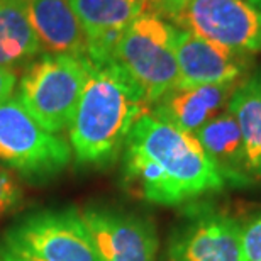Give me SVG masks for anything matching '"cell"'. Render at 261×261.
<instances>
[{
	"mask_svg": "<svg viewBox=\"0 0 261 261\" xmlns=\"http://www.w3.org/2000/svg\"><path fill=\"white\" fill-rule=\"evenodd\" d=\"M124 176L138 195L158 205H180L226 185L194 134L151 112L136 121L126 139Z\"/></svg>",
	"mask_w": 261,
	"mask_h": 261,
	"instance_id": "1",
	"label": "cell"
},
{
	"mask_svg": "<svg viewBox=\"0 0 261 261\" xmlns=\"http://www.w3.org/2000/svg\"><path fill=\"white\" fill-rule=\"evenodd\" d=\"M146 112L149 103L143 90L116 61L92 65L68 127L76 163L98 168L112 165L136 121Z\"/></svg>",
	"mask_w": 261,
	"mask_h": 261,
	"instance_id": "2",
	"label": "cell"
},
{
	"mask_svg": "<svg viewBox=\"0 0 261 261\" xmlns=\"http://www.w3.org/2000/svg\"><path fill=\"white\" fill-rule=\"evenodd\" d=\"M148 12L227 49L261 51V10L248 0H149Z\"/></svg>",
	"mask_w": 261,
	"mask_h": 261,
	"instance_id": "3",
	"label": "cell"
},
{
	"mask_svg": "<svg viewBox=\"0 0 261 261\" xmlns=\"http://www.w3.org/2000/svg\"><path fill=\"white\" fill-rule=\"evenodd\" d=\"M90 68L88 58L46 53L25 66L19 102L48 133L58 134L70 127Z\"/></svg>",
	"mask_w": 261,
	"mask_h": 261,
	"instance_id": "4",
	"label": "cell"
},
{
	"mask_svg": "<svg viewBox=\"0 0 261 261\" xmlns=\"http://www.w3.org/2000/svg\"><path fill=\"white\" fill-rule=\"evenodd\" d=\"M114 61L138 83L151 107L178 87L176 28L151 12L141 14L119 39Z\"/></svg>",
	"mask_w": 261,
	"mask_h": 261,
	"instance_id": "5",
	"label": "cell"
},
{
	"mask_svg": "<svg viewBox=\"0 0 261 261\" xmlns=\"http://www.w3.org/2000/svg\"><path fill=\"white\" fill-rule=\"evenodd\" d=\"M70 160V144L48 133L17 97L0 103V165L31 181H46L60 175Z\"/></svg>",
	"mask_w": 261,
	"mask_h": 261,
	"instance_id": "6",
	"label": "cell"
},
{
	"mask_svg": "<svg viewBox=\"0 0 261 261\" xmlns=\"http://www.w3.org/2000/svg\"><path fill=\"white\" fill-rule=\"evenodd\" d=\"M7 251L38 261H102L82 214L73 208L39 211L5 232Z\"/></svg>",
	"mask_w": 261,
	"mask_h": 261,
	"instance_id": "7",
	"label": "cell"
},
{
	"mask_svg": "<svg viewBox=\"0 0 261 261\" xmlns=\"http://www.w3.org/2000/svg\"><path fill=\"white\" fill-rule=\"evenodd\" d=\"M168 261H244L241 224L211 205L192 207L171 234Z\"/></svg>",
	"mask_w": 261,
	"mask_h": 261,
	"instance_id": "8",
	"label": "cell"
},
{
	"mask_svg": "<svg viewBox=\"0 0 261 261\" xmlns=\"http://www.w3.org/2000/svg\"><path fill=\"white\" fill-rule=\"evenodd\" d=\"M102 261H158V236L148 219L109 207L82 212Z\"/></svg>",
	"mask_w": 261,
	"mask_h": 261,
	"instance_id": "9",
	"label": "cell"
},
{
	"mask_svg": "<svg viewBox=\"0 0 261 261\" xmlns=\"http://www.w3.org/2000/svg\"><path fill=\"white\" fill-rule=\"evenodd\" d=\"M176 61L178 87H200L244 80L253 58L176 29Z\"/></svg>",
	"mask_w": 261,
	"mask_h": 261,
	"instance_id": "10",
	"label": "cell"
},
{
	"mask_svg": "<svg viewBox=\"0 0 261 261\" xmlns=\"http://www.w3.org/2000/svg\"><path fill=\"white\" fill-rule=\"evenodd\" d=\"M80 20L87 39V58L92 65L114 61V51L124 31L141 14L149 0H68Z\"/></svg>",
	"mask_w": 261,
	"mask_h": 261,
	"instance_id": "11",
	"label": "cell"
},
{
	"mask_svg": "<svg viewBox=\"0 0 261 261\" xmlns=\"http://www.w3.org/2000/svg\"><path fill=\"white\" fill-rule=\"evenodd\" d=\"M241 82L222 85L176 87L156 100L149 107V112L185 133L195 134L208 121L227 111L229 100Z\"/></svg>",
	"mask_w": 261,
	"mask_h": 261,
	"instance_id": "12",
	"label": "cell"
},
{
	"mask_svg": "<svg viewBox=\"0 0 261 261\" xmlns=\"http://www.w3.org/2000/svg\"><path fill=\"white\" fill-rule=\"evenodd\" d=\"M41 49L48 55L87 58V39L68 0H28Z\"/></svg>",
	"mask_w": 261,
	"mask_h": 261,
	"instance_id": "13",
	"label": "cell"
},
{
	"mask_svg": "<svg viewBox=\"0 0 261 261\" xmlns=\"http://www.w3.org/2000/svg\"><path fill=\"white\" fill-rule=\"evenodd\" d=\"M221 173L224 184L232 187H249L254 178L249 171L244 144L236 117L226 111L214 117L194 134Z\"/></svg>",
	"mask_w": 261,
	"mask_h": 261,
	"instance_id": "14",
	"label": "cell"
},
{
	"mask_svg": "<svg viewBox=\"0 0 261 261\" xmlns=\"http://www.w3.org/2000/svg\"><path fill=\"white\" fill-rule=\"evenodd\" d=\"M43 53L29 17L28 0H0V66H28Z\"/></svg>",
	"mask_w": 261,
	"mask_h": 261,
	"instance_id": "15",
	"label": "cell"
},
{
	"mask_svg": "<svg viewBox=\"0 0 261 261\" xmlns=\"http://www.w3.org/2000/svg\"><path fill=\"white\" fill-rule=\"evenodd\" d=\"M227 111L236 117L241 130L249 171L254 181H261V73L239 83Z\"/></svg>",
	"mask_w": 261,
	"mask_h": 261,
	"instance_id": "16",
	"label": "cell"
},
{
	"mask_svg": "<svg viewBox=\"0 0 261 261\" xmlns=\"http://www.w3.org/2000/svg\"><path fill=\"white\" fill-rule=\"evenodd\" d=\"M22 203V189L17 178L0 165V217L15 212Z\"/></svg>",
	"mask_w": 261,
	"mask_h": 261,
	"instance_id": "17",
	"label": "cell"
},
{
	"mask_svg": "<svg viewBox=\"0 0 261 261\" xmlns=\"http://www.w3.org/2000/svg\"><path fill=\"white\" fill-rule=\"evenodd\" d=\"M241 248L244 261H261V214L241 226Z\"/></svg>",
	"mask_w": 261,
	"mask_h": 261,
	"instance_id": "18",
	"label": "cell"
},
{
	"mask_svg": "<svg viewBox=\"0 0 261 261\" xmlns=\"http://www.w3.org/2000/svg\"><path fill=\"white\" fill-rule=\"evenodd\" d=\"M15 85H17V75H15V71L0 66V103L12 95Z\"/></svg>",
	"mask_w": 261,
	"mask_h": 261,
	"instance_id": "19",
	"label": "cell"
},
{
	"mask_svg": "<svg viewBox=\"0 0 261 261\" xmlns=\"http://www.w3.org/2000/svg\"><path fill=\"white\" fill-rule=\"evenodd\" d=\"M0 258L4 261H38V259H33V258H28V256H20V254H14L7 251V249L0 248Z\"/></svg>",
	"mask_w": 261,
	"mask_h": 261,
	"instance_id": "20",
	"label": "cell"
},
{
	"mask_svg": "<svg viewBox=\"0 0 261 261\" xmlns=\"http://www.w3.org/2000/svg\"><path fill=\"white\" fill-rule=\"evenodd\" d=\"M248 2H251L254 7H258L261 10V0H248Z\"/></svg>",
	"mask_w": 261,
	"mask_h": 261,
	"instance_id": "21",
	"label": "cell"
},
{
	"mask_svg": "<svg viewBox=\"0 0 261 261\" xmlns=\"http://www.w3.org/2000/svg\"><path fill=\"white\" fill-rule=\"evenodd\" d=\"M0 261H4V259H2V258H0Z\"/></svg>",
	"mask_w": 261,
	"mask_h": 261,
	"instance_id": "22",
	"label": "cell"
}]
</instances>
